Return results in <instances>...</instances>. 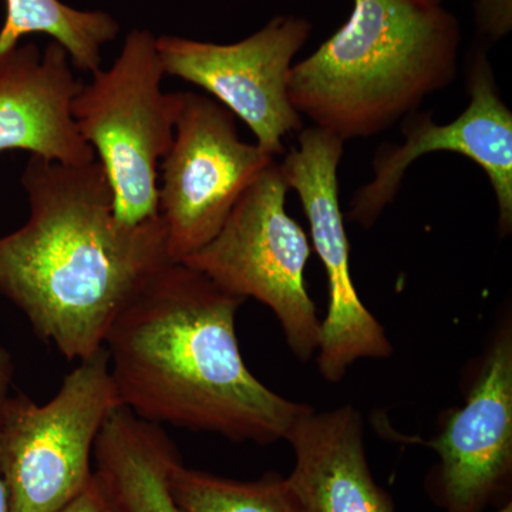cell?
Instances as JSON below:
<instances>
[{
	"label": "cell",
	"instance_id": "cell-4",
	"mask_svg": "<svg viewBox=\"0 0 512 512\" xmlns=\"http://www.w3.org/2000/svg\"><path fill=\"white\" fill-rule=\"evenodd\" d=\"M157 37L134 29L107 70L72 101L80 136L109 178L114 212L126 224L158 218V161L173 144L184 92L164 93Z\"/></svg>",
	"mask_w": 512,
	"mask_h": 512
},
{
	"label": "cell",
	"instance_id": "cell-19",
	"mask_svg": "<svg viewBox=\"0 0 512 512\" xmlns=\"http://www.w3.org/2000/svg\"><path fill=\"white\" fill-rule=\"evenodd\" d=\"M13 372H15V365H13L12 355L8 349L0 346V407L8 397ZM0 512H9L8 491L2 477H0Z\"/></svg>",
	"mask_w": 512,
	"mask_h": 512
},
{
	"label": "cell",
	"instance_id": "cell-7",
	"mask_svg": "<svg viewBox=\"0 0 512 512\" xmlns=\"http://www.w3.org/2000/svg\"><path fill=\"white\" fill-rule=\"evenodd\" d=\"M274 160L239 138L235 116L222 104L184 92L158 188V218L173 264L214 239L244 192Z\"/></svg>",
	"mask_w": 512,
	"mask_h": 512
},
{
	"label": "cell",
	"instance_id": "cell-12",
	"mask_svg": "<svg viewBox=\"0 0 512 512\" xmlns=\"http://www.w3.org/2000/svg\"><path fill=\"white\" fill-rule=\"evenodd\" d=\"M59 43L43 52L16 46L0 55V151L26 150L66 165L96 160L72 117V101L82 83Z\"/></svg>",
	"mask_w": 512,
	"mask_h": 512
},
{
	"label": "cell",
	"instance_id": "cell-8",
	"mask_svg": "<svg viewBox=\"0 0 512 512\" xmlns=\"http://www.w3.org/2000/svg\"><path fill=\"white\" fill-rule=\"evenodd\" d=\"M345 141L319 127L302 128L298 147L281 164L289 190L296 191L311 228L313 248L328 278L329 305L320 325V375L336 383L362 359L392 356L382 323L360 299L350 274V247L340 207L339 164Z\"/></svg>",
	"mask_w": 512,
	"mask_h": 512
},
{
	"label": "cell",
	"instance_id": "cell-11",
	"mask_svg": "<svg viewBox=\"0 0 512 512\" xmlns=\"http://www.w3.org/2000/svg\"><path fill=\"white\" fill-rule=\"evenodd\" d=\"M429 446L440 456V504L481 512L512 468V335L498 333L463 409Z\"/></svg>",
	"mask_w": 512,
	"mask_h": 512
},
{
	"label": "cell",
	"instance_id": "cell-21",
	"mask_svg": "<svg viewBox=\"0 0 512 512\" xmlns=\"http://www.w3.org/2000/svg\"><path fill=\"white\" fill-rule=\"evenodd\" d=\"M433 3H439V5H443L444 0H430Z\"/></svg>",
	"mask_w": 512,
	"mask_h": 512
},
{
	"label": "cell",
	"instance_id": "cell-16",
	"mask_svg": "<svg viewBox=\"0 0 512 512\" xmlns=\"http://www.w3.org/2000/svg\"><path fill=\"white\" fill-rule=\"evenodd\" d=\"M168 487L180 512H306L286 478L276 474L239 481L192 470L178 461Z\"/></svg>",
	"mask_w": 512,
	"mask_h": 512
},
{
	"label": "cell",
	"instance_id": "cell-13",
	"mask_svg": "<svg viewBox=\"0 0 512 512\" xmlns=\"http://www.w3.org/2000/svg\"><path fill=\"white\" fill-rule=\"evenodd\" d=\"M285 440L295 453L286 483L306 512H396L367 464L362 417L352 406L309 410Z\"/></svg>",
	"mask_w": 512,
	"mask_h": 512
},
{
	"label": "cell",
	"instance_id": "cell-14",
	"mask_svg": "<svg viewBox=\"0 0 512 512\" xmlns=\"http://www.w3.org/2000/svg\"><path fill=\"white\" fill-rule=\"evenodd\" d=\"M93 457L128 512H180L168 477L181 457L158 424L119 407L101 429Z\"/></svg>",
	"mask_w": 512,
	"mask_h": 512
},
{
	"label": "cell",
	"instance_id": "cell-20",
	"mask_svg": "<svg viewBox=\"0 0 512 512\" xmlns=\"http://www.w3.org/2000/svg\"><path fill=\"white\" fill-rule=\"evenodd\" d=\"M495 512H512V504H505L504 507H501L500 510H497Z\"/></svg>",
	"mask_w": 512,
	"mask_h": 512
},
{
	"label": "cell",
	"instance_id": "cell-3",
	"mask_svg": "<svg viewBox=\"0 0 512 512\" xmlns=\"http://www.w3.org/2000/svg\"><path fill=\"white\" fill-rule=\"evenodd\" d=\"M460 23L430 0H353L345 25L293 64L289 99L343 141L386 131L457 76Z\"/></svg>",
	"mask_w": 512,
	"mask_h": 512
},
{
	"label": "cell",
	"instance_id": "cell-10",
	"mask_svg": "<svg viewBox=\"0 0 512 512\" xmlns=\"http://www.w3.org/2000/svg\"><path fill=\"white\" fill-rule=\"evenodd\" d=\"M470 103L456 120L436 124L433 114H410L402 144L383 146L373 160V180L356 191L350 221L372 228L396 198L407 170L426 154L450 151L474 161L487 174L501 231L512 228V113L501 99L487 52L478 47L468 69Z\"/></svg>",
	"mask_w": 512,
	"mask_h": 512
},
{
	"label": "cell",
	"instance_id": "cell-17",
	"mask_svg": "<svg viewBox=\"0 0 512 512\" xmlns=\"http://www.w3.org/2000/svg\"><path fill=\"white\" fill-rule=\"evenodd\" d=\"M56 512H128L109 477L94 468L89 484Z\"/></svg>",
	"mask_w": 512,
	"mask_h": 512
},
{
	"label": "cell",
	"instance_id": "cell-18",
	"mask_svg": "<svg viewBox=\"0 0 512 512\" xmlns=\"http://www.w3.org/2000/svg\"><path fill=\"white\" fill-rule=\"evenodd\" d=\"M476 23L490 42L507 36L512 26V0H477Z\"/></svg>",
	"mask_w": 512,
	"mask_h": 512
},
{
	"label": "cell",
	"instance_id": "cell-9",
	"mask_svg": "<svg viewBox=\"0 0 512 512\" xmlns=\"http://www.w3.org/2000/svg\"><path fill=\"white\" fill-rule=\"evenodd\" d=\"M311 32V22L301 16H276L237 43L161 36L157 50L165 74L210 93L251 128L256 146L278 157L285 153L284 138L303 128L288 84L293 59Z\"/></svg>",
	"mask_w": 512,
	"mask_h": 512
},
{
	"label": "cell",
	"instance_id": "cell-15",
	"mask_svg": "<svg viewBox=\"0 0 512 512\" xmlns=\"http://www.w3.org/2000/svg\"><path fill=\"white\" fill-rule=\"evenodd\" d=\"M119 32V22L101 10L74 9L60 0H6L0 55L18 46L23 36L43 33L66 50L73 67L94 73L100 69L101 47Z\"/></svg>",
	"mask_w": 512,
	"mask_h": 512
},
{
	"label": "cell",
	"instance_id": "cell-5",
	"mask_svg": "<svg viewBox=\"0 0 512 512\" xmlns=\"http://www.w3.org/2000/svg\"><path fill=\"white\" fill-rule=\"evenodd\" d=\"M119 407L106 348L80 360L46 404L8 394L0 407V477L9 512H56L82 493L100 431Z\"/></svg>",
	"mask_w": 512,
	"mask_h": 512
},
{
	"label": "cell",
	"instance_id": "cell-2",
	"mask_svg": "<svg viewBox=\"0 0 512 512\" xmlns=\"http://www.w3.org/2000/svg\"><path fill=\"white\" fill-rule=\"evenodd\" d=\"M244 302L190 266L158 271L104 342L121 407L238 443L285 440L312 407L275 393L245 365L235 329Z\"/></svg>",
	"mask_w": 512,
	"mask_h": 512
},
{
	"label": "cell",
	"instance_id": "cell-1",
	"mask_svg": "<svg viewBox=\"0 0 512 512\" xmlns=\"http://www.w3.org/2000/svg\"><path fill=\"white\" fill-rule=\"evenodd\" d=\"M29 220L0 238V293L67 360L104 348L114 320L173 264L160 218L126 224L100 161L32 156L22 175Z\"/></svg>",
	"mask_w": 512,
	"mask_h": 512
},
{
	"label": "cell",
	"instance_id": "cell-6",
	"mask_svg": "<svg viewBox=\"0 0 512 512\" xmlns=\"http://www.w3.org/2000/svg\"><path fill=\"white\" fill-rule=\"evenodd\" d=\"M288 191L281 164L274 160L244 192L214 239L181 264L229 295L268 306L293 355L308 362L318 353L322 320L306 289L311 242L286 212Z\"/></svg>",
	"mask_w": 512,
	"mask_h": 512
}]
</instances>
